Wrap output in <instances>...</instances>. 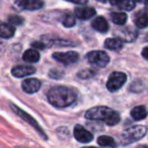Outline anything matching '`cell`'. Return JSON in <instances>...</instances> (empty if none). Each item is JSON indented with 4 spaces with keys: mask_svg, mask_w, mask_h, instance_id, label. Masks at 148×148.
<instances>
[{
    "mask_svg": "<svg viewBox=\"0 0 148 148\" xmlns=\"http://www.w3.org/2000/svg\"><path fill=\"white\" fill-rule=\"evenodd\" d=\"M48 101L56 108H66L76 99V92L67 86H54L47 95Z\"/></svg>",
    "mask_w": 148,
    "mask_h": 148,
    "instance_id": "cell-1",
    "label": "cell"
},
{
    "mask_svg": "<svg viewBox=\"0 0 148 148\" xmlns=\"http://www.w3.org/2000/svg\"><path fill=\"white\" fill-rule=\"evenodd\" d=\"M85 118L92 121H103L109 126H115L120 122V114L108 107H95L85 113Z\"/></svg>",
    "mask_w": 148,
    "mask_h": 148,
    "instance_id": "cell-2",
    "label": "cell"
},
{
    "mask_svg": "<svg viewBox=\"0 0 148 148\" xmlns=\"http://www.w3.org/2000/svg\"><path fill=\"white\" fill-rule=\"evenodd\" d=\"M146 132H147V128L145 126L136 125L126 129L122 133L121 139L124 144L133 143V142H136L141 138H143L146 135Z\"/></svg>",
    "mask_w": 148,
    "mask_h": 148,
    "instance_id": "cell-3",
    "label": "cell"
},
{
    "mask_svg": "<svg viewBox=\"0 0 148 148\" xmlns=\"http://www.w3.org/2000/svg\"><path fill=\"white\" fill-rule=\"evenodd\" d=\"M127 81V75L123 72H113L110 75L107 82V88L111 92L119 90Z\"/></svg>",
    "mask_w": 148,
    "mask_h": 148,
    "instance_id": "cell-4",
    "label": "cell"
},
{
    "mask_svg": "<svg viewBox=\"0 0 148 148\" xmlns=\"http://www.w3.org/2000/svg\"><path fill=\"white\" fill-rule=\"evenodd\" d=\"M86 59L90 64L97 67L103 68L109 64L110 57L103 51H91L86 54Z\"/></svg>",
    "mask_w": 148,
    "mask_h": 148,
    "instance_id": "cell-5",
    "label": "cell"
},
{
    "mask_svg": "<svg viewBox=\"0 0 148 148\" xmlns=\"http://www.w3.org/2000/svg\"><path fill=\"white\" fill-rule=\"evenodd\" d=\"M10 107L12 108L13 112H14L15 114H17V115L19 116V117L21 118L23 120H25L27 123H29V125L32 126V127H34L36 130L38 131V133L40 134V136H42V138L45 140H47V136H46L45 132H44V130L42 129L41 127L39 126V124L37 123V121H36L35 119H34L33 117H31V116L29 115L27 113H25V112H23V110H21L18 107H16V106L12 105V103H10Z\"/></svg>",
    "mask_w": 148,
    "mask_h": 148,
    "instance_id": "cell-6",
    "label": "cell"
},
{
    "mask_svg": "<svg viewBox=\"0 0 148 148\" xmlns=\"http://www.w3.org/2000/svg\"><path fill=\"white\" fill-rule=\"evenodd\" d=\"M53 58L55 60H57L58 62L65 65H69V64L76 63L79 60V55L78 53L73 51L65 52V53H61V52H57V53L53 54Z\"/></svg>",
    "mask_w": 148,
    "mask_h": 148,
    "instance_id": "cell-7",
    "label": "cell"
},
{
    "mask_svg": "<svg viewBox=\"0 0 148 148\" xmlns=\"http://www.w3.org/2000/svg\"><path fill=\"white\" fill-rule=\"evenodd\" d=\"M15 5L25 10H38L44 6L43 0H16Z\"/></svg>",
    "mask_w": 148,
    "mask_h": 148,
    "instance_id": "cell-8",
    "label": "cell"
},
{
    "mask_svg": "<svg viewBox=\"0 0 148 148\" xmlns=\"http://www.w3.org/2000/svg\"><path fill=\"white\" fill-rule=\"evenodd\" d=\"M74 137L78 142L81 143H88L93 139V135L89 131L82 127L81 125H76L74 128Z\"/></svg>",
    "mask_w": 148,
    "mask_h": 148,
    "instance_id": "cell-9",
    "label": "cell"
},
{
    "mask_svg": "<svg viewBox=\"0 0 148 148\" xmlns=\"http://www.w3.org/2000/svg\"><path fill=\"white\" fill-rule=\"evenodd\" d=\"M41 81L37 78H27L25 79L21 83V88L27 93H35L41 88Z\"/></svg>",
    "mask_w": 148,
    "mask_h": 148,
    "instance_id": "cell-10",
    "label": "cell"
},
{
    "mask_svg": "<svg viewBox=\"0 0 148 148\" xmlns=\"http://www.w3.org/2000/svg\"><path fill=\"white\" fill-rule=\"evenodd\" d=\"M36 72V68L33 67V66H29V65H18L15 66V67L12 68L11 70V73L14 77H18V78H21V77L27 76V75H32Z\"/></svg>",
    "mask_w": 148,
    "mask_h": 148,
    "instance_id": "cell-11",
    "label": "cell"
},
{
    "mask_svg": "<svg viewBox=\"0 0 148 148\" xmlns=\"http://www.w3.org/2000/svg\"><path fill=\"white\" fill-rule=\"evenodd\" d=\"M75 16H77L80 19H88L95 16L97 11L92 7H77L74 10Z\"/></svg>",
    "mask_w": 148,
    "mask_h": 148,
    "instance_id": "cell-12",
    "label": "cell"
},
{
    "mask_svg": "<svg viewBox=\"0 0 148 148\" xmlns=\"http://www.w3.org/2000/svg\"><path fill=\"white\" fill-rule=\"evenodd\" d=\"M118 35L121 40H124L126 42H132L137 38L138 34L136 29H132V27H126V29L118 32Z\"/></svg>",
    "mask_w": 148,
    "mask_h": 148,
    "instance_id": "cell-13",
    "label": "cell"
},
{
    "mask_svg": "<svg viewBox=\"0 0 148 148\" xmlns=\"http://www.w3.org/2000/svg\"><path fill=\"white\" fill-rule=\"evenodd\" d=\"M91 25L95 31L99 32V33H106L109 29V23H108L107 19L103 16H97V18L93 19Z\"/></svg>",
    "mask_w": 148,
    "mask_h": 148,
    "instance_id": "cell-14",
    "label": "cell"
},
{
    "mask_svg": "<svg viewBox=\"0 0 148 148\" xmlns=\"http://www.w3.org/2000/svg\"><path fill=\"white\" fill-rule=\"evenodd\" d=\"M105 47L113 51H120L123 48V41L120 38H110L105 41Z\"/></svg>",
    "mask_w": 148,
    "mask_h": 148,
    "instance_id": "cell-15",
    "label": "cell"
},
{
    "mask_svg": "<svg viewBox=\"0 0 148 148\" xmlns=\"http://www.w3.org/2000/svg\"><path fill=\"white\" fill-rule=\"evenodd\" d=\"M131 116L135 121H141L147 117V110L144 106H138L131 111Z\"/></svg>",
    "mask_w": 148,
    "mask_h": 148,
    "instance_id": "cell-16",
    "label": "cell"
},
{
    "mask_svg": "<svg viewBox=\"0 0 148 148\" xmlns=\"http://www.w3.org/2000/svg\"><path fill=\"white\" fill-rule=\"evenodd\" d=\"M23 59L29 63H36L40 60V53L35 49H29L23 53Z\"/></svg>",
    "mask_w": 148,
    "mask_h": 148,
    "instance_id": "cell-17",
    "label": "cell"
},
{
    "mask_svg": "<svg viewBox=\"0 0 148 148\" xmlns=\"http://www.w3.org/2000/svg\"><path fill=\"white\" fill-rule=\"evenodd\" d=\"M15 33V29L12 25L10 23H3L1 25V29H0V35L3 39H9L12 38Z\"/></svg>",
    "mask_w": 148,
    "mask_h": 148,
    "instance_id": "cell-18",
    "label": "cell"
},
{
    "mask_svg": "<svg viewBox=\"0 0 148 148\" xmlns=\"http://www.w3.org/2000/svg\"><path fill=\"white\" fill-rule=\"evenodd\" d=\"M127 14L125 12H114L111 14V19L114 23L118 25H123L127 21Z\"/></svg>",
    "mask_w": 148,
    "mask_h": 148,
    "instance_id": "cell-19",
    "label": "cell"
},
{
    "mask_svg": "<svg viewBox=\"0 0 148 148\" xmlns=\"http://www.w3.org/2000/svg\"><path fill=\"white\" fill-rule=\"evenodd\" d=\"M97 143L101 146H103V147H113V146L116 145V141L114 140V138L106 135L97 138Z\"/></svg>",
    "mask_w": 148,
    "mask_h": 148,
    "instance_id": "cell-20",
    "label": "cell"
},
{
    "mask_svg": "<svg viewBox=\"0 0 148 148\" xmlns=\"http://www.w3.org/2000/svg\"><path fill=\"white\" fill-rule=\"evenodd\" d=\"M134 23H135L136 27H137L138 29H145V27H148V15L144 14V13L139 14L135 18Z\"/></svg>",
    "mask_w": 148,
    "mask_h": 148,
    "instance_id": "cell-21",
    "label": "cell"
},
{
    "mask_svg": "<svg viewBox=\"0 0 148 148\" xmlns=\"http://www.w3.org/2000/svg\"><path fill=\"white\" fill-rule=\"evenodd\" d=\"M75 17H74L73 14H71V13H66L65 15L63 16V18H62V25H64L65 27H72L74 25H75Z\"/></svg>",
    "mask_w": 148,
    "mask_h": 148,
    "instance_id": "cell-22",
    "label": "cell"
},
{
    "mask_svg": "<svg viewBox=\"0 0 148 148\" xmlns=\"http://www.w3.org/2000/svg\"><path fill=\"white\" fill-rule=\"evenodd\" d=\"M129 89L131 91H133V92H135V93L141 92V91H143V89H144L143 81H142V80L134 81V82H132V84H131V86L129 87Z\"/></svg>",
    "mask_w": 148,
    "mask_h": 148,
    "instance_id": "cell-23",
    "label": "cell"
},
{
    "mask_svg": "<svg viewBox=\"0 0 148 148\" xmlns=\"http://www.w3.org/2000/svg\"><path fill=\"white\" fill-rule=\"evenodd\" d=\"M120 9H123V10H127V11H130L132 9H134L135 7V2H134L133 0H124L123 2L121 4L118 5Z\"/></svg>",
    "mask_w": 148,
    "mask_h": 148,
    "instance_id": "cell-24",
    "label": "cell"
},
{
    "mask_svg": "<svg viewBox=\"0 0 148 148\" xmlns=\"http://www.w3.org/2000/svg\"><path fill=\"white\" fill-rule=\"evenodd\" d=\"M95 74V71L93 69H86V70H83V71L78 72V77L79 78H83V79H87L89 77H92L93 75Z\"/></svg>",
    "mask_w": 148,
    "mask_h": 148,
    "instance_id": "cell-25",
    "label": "cell"
},
{
    "mask_svg": "<svg viewBox=\"0 0 148 148\" xmlns=\"http://www.w3.org/2000/svg\"><path fill=\"white\" fill-rule=\"evenodd\" d=\"M8 21L13 25H21L23 23V18L18 15H10L8 17Z\"/></svg>",
    "mask_w": 148,
    "mask_h": 148,
    "instance_id": "cell-26",
    "label": "cell"
},
{
    "mask_svg": "<svg viewBox=\"0 0 148 148\" xmlns=\"http://www.w3.org/2000/svg\"><path fill=\"white\" fill-rule=\"evenodd\" d=\"M63 75H64V72L59 69H52L49 72V76L53 79H60L63 77Z\"/></svg>",
    "mask_w": 148,
    "mask_h": 148,
    "instance_id": "cell-27",
    "label": "cell"
},
{
    "mask_svg": "<svg viewBox=\"0 0 148 148\" xmlns=\"http://www.w3.org/2000/svg\"><path fill=\"white\" fill-rule=\"evenodd\" d=\"M32 46H33L34 48H36V49H45L46 48V45L44 43H42V42H34L33 44H32Z\"/></svg>",
    "mask_w": 148,
    "mask_h": 148,
    "instance_id": "cell-28",
    "label": "cell"
},
{
    "mask_svg": "<svg viewBox=\"0 0 148 148\" xmlns=\"http://www.w3.org/2000/svg\"><path fill=\"white\" fill-rule=\"evenodd\" d=\"M66 1L75 3V4H86L88 0H66Z\"/></svg>",
    "mask_w": 148,
    "mask_h": 148,
    "instance_id": "cell-29",
    "label": "cell"
},
{
    "mask_svg": "<svg viewBox=\"0 0 148 148\" xmlns=\"http://www.w3.org/2000/svg\"><path fill=\"white\" fill-rule=\"evenodd\" d=\"M142 56H143L146 60H148V47L144 48V49L142 50Z\"/></svg>",
    "mask_w": 148,
    "mask_h": 148,
    "instance_id": "cell-30",
    "label": "cell"
},
{
    "mask_svg": "<svg viewBox=\"0 0 148 148\" xmlns=\"http://www.w3.org/2000/svg\"><path fill=\"white\" fill-rule=\"evenodd\" d=\"M110 1V3H111V4H113V5H119V4H121L122 2H123L124 0H109Z\"/></svg>",
    "mask_w": 148,
    "mask_h": 148,
    "instance_id": "cell-31",
    "label": "cell"
},
{
    "mask_svg": "<svg viewBox=\"0 0 148 148\" xmlns=\"http://www.w3.org/2000/svg\"><path fill=\"white\" fill-rule=\"evenodd\" d=\"M137 148H148V146H146V145H139Z\"/></svg>",
    "mask_w": 148,
    "mask_h": 148,
    "instance_id": "cell-32",
    "label": "cell"
},
{
    "mask_svg": "<svg viewBox=\"0 0 148 148\" xmlns=\"http://www.w3.org/2000/svg\"><path fill=\"white\" fill-rule=\"evenodd\" d=\"M99 2H101V3H106L108 1V0H97Z\"/></svg>",
    "mask_w": 148,
    "mask_h": 148,
    "instance_id": "cell-33",
    "label": "cell"
},
{
    "mask_svg": "<svg viewBox=\"0 0 148 148\" xmlns=\"http://www.w3.org/2000/svg\"><path fill=\"white\" fill-rule=\"evenodd\" d=\"M145 5H146V7H147V9H148V0H146V1H145Z\"/></svg>",
    "mask_w": 148,
    "mask_h": 148,
    "instance_id": "cell-34",
    "label": "cell"
},
{
    "mask_svg": "<svg viewBox=\"0 0 148 148\" xmlns=\"http://www.w3.org/2000/svg\"><path fill=\"white\" fill-rule=\"evenodd\" d=\"M83 148H97V147H83Z\"/></svg>",
    "mask_w": 148,
    "mask_h": 148,
    "instance_id": "cell-35",
    "label": "cell"
}]
</instances>
